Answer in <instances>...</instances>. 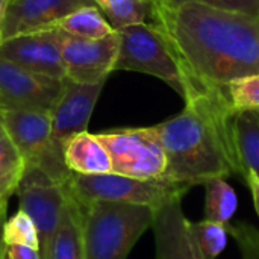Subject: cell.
Here are the masks:
<instances>
[{
  "label": "cell",
  "instance_id": "cell-4",
  "mask_svg": "<svg viewBox=\"0 0 259 259\" xmlns=\"http://www.w3.org/2000/svg\"><path fill=\"white\" fill-rule=\"evenodd\" d=\"M120 44L115 70H131L164 80L184 100L203 87L184 67L167 35L155 23H138L117 30Z\"/></svg>",
  "mask_w": 259,
  "mask_h": 259
},
{
  "label": "cell",
  "instance_id": "cell-6",
  "mask_svg": "<svg viewBox=\"0 0 259 259\" xmlns=\"http://www.w3.org/2000/svg\"><path fill=\"white\" fill-rule=\"evenodd\" d=\"M0 114L24 165L39 168L55 184L65 187L73 173L52 146L50 114L26 109H0Z\"/></svg>",
  "mask_w": 259,
  "mask_h": 259
},
{
  "label": "cell",
  "instance_id": "cell-25",
  "mask_svg": "<svg viewBox=\"0 0 259 259\" xmlns=\"http://www.w3.org/2000/svg\"><path fill=\"white\" fill-rule=\"evenodd\" d=\"M6 259H42L38 249L27 246H6Z\"/></svg>",
  "mask_w": 259,
  "mask_h": 259
},
{
  "label": "cell",
  "instance_id": "cell-8",
  "mask_svg": "<svg viewBox=\"0 0 259 259\" xmlns=\"http://www.w3.org/2000/svg\"><path fill=\"white\" fill-rule=\"evenodd\" d=\"M64 79L23 68L0 56V109L49 112L58 102Z\"/></svg>",
  "mask_w": 259,
  "mask_h": 259
},
{
  "label": "cell",
  "instance_id": "cell-17",
  "mask_svg": "<svg viewBox=\"0 0 259 259\" xmlns=\"http://www.w3.org/2000/svg\"><path fill=\"white\" fill-rule=\"evenodd\" d=\"M56 27H59L64 33L76 38L85 39H99L115 32L105 15L96 5L82 6L67 17H64Z\"/></svg>",
  "mask_w": 259,
  "mask_h": 259
},
{
  "label": "cell",
  "instance_id": "cell-3",
  "mask_svg": "<svg viewBox=\"0 0 259 259\" xmlns=\"http://www.w3.org/2000/svg\"><path fill=\"white\" fill-rule=\"evenodd\" d=\"M79 206L85 259H127L155 219V209L146 205L94 200Z\"/></svg>",
  "mask_w": 259,
  "mask_h": 259
},
{
  "label": "cell",
  "instance_id": "cell-12",
  "mask_svg": "<svg viewBox=\"0 0 259 259\" xmlns=\"http://www.w3.org/2000/svg\"><path fill=\"white\" fill-rule=\"evenodd\" d=\"M94 5L93 0H14L0 24L3 39L56 26L73 11Z\"/></svg>",
  "mask_w": 259,
  "mask_h": 259
},
{
  "label": "cell",
  "instance_id": "cell-23",
  "mask_svg": "<svg viewBox=\"0 0 259 259\" xmlns=\"http://www.w3.org/2000/svg\"><path fill=\"white\" fill-rule=\"evenodd\" d=\"M3 241L6 246H27L39 250L36 226L29 214L18 209L3 225Z\"/></svg>",
  "mask_w": 259,
  "mask_h": 259
},
{
  "label": "cell",
  "instance_id": "cell-29",
  "mask_svg": "<svg viewBox=\"0 0 259 259\" xmlns=\"http://www.w3.org/2000/svg\"><path fill=\"white\" fill-rule=\"evenodd\" d=\"M3 42V33H2V29H0V44Z\"/></svg>",
  "mask_w": 259,
  "mask_h": 259
},
{
  "label": "cell",
  "instance_id": "cell-2",
  "mask_svg": "<svg viewBox=\"0 0 259 259\" xmlns=\"http://www.w3.org/2000/svg\"><path fill=\"white\" fill-rule=\"evenodd\" d=\"M234 115L226 90L203 85L185 99L181 114L150 126L167 158L164 178L191 188L214 178H243Z\"/></svg>",
  "mask_w": 259,
  "mask_h": 259
},
{
  "label": "cell",
  "instance_id": "cell-13",
  "mask_svg": "<svg viewBox=\"0 0 259 259\" xmlns=\"http://www.w3.org/2000/svg\"><path fill=\"white\" fill-rule=\"evenodd\" d=\"M190 223L181 200L155 209L152 225L156 246L155 259H205L194 241Z\"/></svg>",
  "mask_w": 259,
  "mask_h": 259
},
{
  "label": "cell",
  "instance_id": "cell-24",
  "mask_svg": "<svg viewBox=\"0 0 259 259\" xmlns=\"http://www.w3.org/2000/svg\"><path fill=\"white\" fill-rule=\"evenodd\" d=\"M155 2L165 6H178L182 3H200L222 11L240 12L259 18V0H155Z\"/></svg>",
  "mask_w": 259,
  "mask_h": 259
},
{
  "label": "cell",
  "instance_id": "cell-22",
  "mask_svg": "<svg viewBox=\"0 0 259 259\" xmlns=\"http://www.w3.org/2000/svg\"><path fill=\"white\" fill-rule=\"evenodd\" d=\"M234 114L244 111L259 112V73L234 79L226 87Z\"/></svg>",
  "mask_w": 259,
  "mask_h": 259
},
{
  "label": "cell",
  "instance_id": "cell-14",
  "mask_svg": "<svg viewBox=\"0 0 259 259\" xmlns=\"http://www.w3.org/2000/svg\"><path fill=\"white\" fill-rule=\"evenodd\" d=\"M64 161L74 175L112 173L109 152L96 134L80 132L64 144Z\"/></svg>",
  "mask_w": 259,
  "mask_h": 259
},
{
  "label": "cell",
  "instance_id": "cell-21",
  "mask_svg": "<svg viewBox=\"0 0 259 259\" xmlns=\"http://www.w3.org/2000/svg\"><path fill=\"white\" fill-rule=\"evenodd\" d=\"M194 241L205 259H217L228 246L229 232L225 225L202 220L197 223H190Z\"/></svg>",
  "mask_w": 259,
  "mask_h": 259
},
{
  "label": "cell",
  "instance_id": "cell-19",
  "mask_svg": "<svg viewBox=\"0 0 259 259\" xmlns=\"http://www.w3.org/2000/svg\"><path fill=\"white\" fill-rule=\"evenodd\" d=\"M205 187V220L229 225L238 209V197L223 178H214Z\"/></svg>",
  "mask_w": 259,
  "mask_h": 259
},
{
  "label": "cell",
  "instance_id": "cell-33",
  "mask_svg": "<svg viewBox=\"0 0 259 259\" xmlns=\"http://www.w3.org/2000/svg\"><path fill=\"white\" fill-rule=\"evenodd\" d=\"M258 114H259V112H258Z\"/></svg>",
  "mask_w": 259,
  "mask_h": 259
},
{
  "label": "cell",
  "instance_id": "cell-26",
  "mask_svg": "<svg viewBox=\"0 0 259 259\" xmlns=\"http://www.w3.org/2000/svg\"><path fill=\"white\" fill-rule=\"evenodd\" d=\"M243 179L246 181L250 193H252V197H253V205H255V209H256V214L259 217V179L252 173V171H246Z\"/></svg>",
  "mask_w": 259,
  "mask_h": 259
},
{
  "label": "cell",
  "instance_id": "cell-32",
  "mask_svg": "<svg viewBox=\"0 0 259 259\" xmlns=\"http://www.w3.org/2000/svg\"><path fill=\"white\" fill-rule=\"evenodd\" d=\"M11 2H14V0H9V3H11Z\"/></svg>",
  "mask_w": 259,
  "mask_h": 259
},
{
  "label": "cell",
  "instance_id": "cell-1",
  "mask_svg": "<svg viewBox=\"0 0 259 259\" xmlns=\"http://www.w3.org/2000/svg\"><path fill=\"white\" fill-rule=\"evenodd\" d=\"M152 23L203 85L226 90L231 80L259 73V18L200 3L155 2Z\"/></svg>",
  "mask_w": 259,
  "mask_h": 259
},
{
  "label": "cell",
  "instance_id": "cell-27",
  "mask_svg": "<svg viewBox=\"0 0 259 259\" xmlns=\"http://www.w3.org/2000/svg\"><path fill=\"white\" fill-rule=\"evenodd\" d=\"M8 200L0 202V259H6V244L3 241V225L6 222Z\"/></svg>",
  "mask_w": 259,
  "mask_h": 259
},
{
  "label": "cell",
  "instance_id": "cell-5",
  "mask_svg": "<svg viewBox=\"0 0 259 259\" xmlns=\"http://www.w3.org/2000/svg\"><path fill=\"white\" fill-rule=\"evenodd\" d=\"M79 203L108 200L134 205H146L158 209L170 202L182 200L191 187L165 178L137 179L117 173L71 175L64 187Z\"/></svg>",
  "mask_w": 259,
  "mask_h": 259
},
{
  "label": "cell",
  "instance_id": "cell-31",
  "mask_svg": "<svg viewBox=\"0 0 259 259\" xmlns=\"http://www.w3.org/2000/svg\"><path fill=\"white\" fill-rule=\"evenodd\" d=\"M258 259H259V249H258Z\"/></svg>",
  "mask_w": 259,
  "mask_h": 259
},
{
  "label": "cell",
  "instance_id": "cell-20",
  "mask_svg": "<svg viewBox=\"0 0 259 259\" xmlns=\"http://www.w3.org/2000/svg\"><path fill=\"white\" fill-rule=\"evenodd\" d=\"M24 161L11 140L0 114V194L11 199L24 173Z\"/></svg>",
  "mask_w": 259,
  "mask_h": 259
},
{
  "label": "cell",
  "instance_id": "cell-15",
  "mask_svg": "<svg viewBox=\"0 0 259 259\" xmlns=\"http://www.w3.org/2000/svg\"><path fill=\"white\" fill-rule=\"evenodd\" d=\"M47 259H85L80 206L68 193L61 223L52 240Z\"/></svg>",
  "mask_w": 259,
  "mask_h": 259
},
{
  "label": "cell",
  "instance_id": "cell-18",
  "mask_svg": "<svg viewBox=\"0 0 259 259\" xmlns=\"http://www.w3.org/2000/svg\"><path fill=\"white\" fill-rule=\"evenodd\" d=\"M114 30L121 27L152 23L155 0H93Z\"/></svg>",
  "mask_w": 259,
  "mask_h": 259
},
{
  "label": "cell",
  "instance_id": "cell-16",
  "mask_svg": "<svg viewBox=\"0 0 259 259\" xmlns=\"http://www.w3.org/2000/svg\"><path fill=\"white\" fill-rule=\"evenodd\" d=\"M232 126L243 176L249 170L259 179V114L256 111L237 112Z\"/></svg>",
  "mask_w": 259,
  "mask_h": 259
},
{
  "label": "cell",
  "instance_id": "cell-7",
  "mask_svg": "<svg viewBox=\"0 0 259 259\" xmlns=\"http://www.w3.org/2000/svg\"><path fill=\"white\" fill-rule=\"evenodd\" d=\"M109 152L112 173L137 178H164L167 158L152 127H126L96 134Z\"/></svg>",
  "mask_w": 259,
  "mask_h": 259
},
{
  "label": "cell",
  "instance_id": "cell-30",
  "mask_svg": "<svg viewBox=\"0 0 259 259\" xmlns=\"http://www.w3.org/2000/svg\"><path fill=\"white\" fill-rule=\"evenodd\" d=\"M3 200H9V199H8V197H3V196L0 194V202H3Z\"/></svg>",
  "mask_w": 259,
  "mask_h": 259
},
{
  "label": "cell",
  "instance_id": "cell-9",
  "mask_svg": "<svg viewBox=\"0 0 259 259\" xmlns=\"http://www.w3.org/2000/svg\"><path fill=\"white\" fill-rule=\"evenodd\" d=\"M120 38L117 30L99 39L76 38L64 33L62 62L65 77L79 83H105L114 71Z\"/></svg>",
  "mask_w": 259,
  "mask_h": 259
},
{
  "label": "cell",
  "instance_id": "cell-11",
  "mask_svg": "<svg viewBox=\"0 0 259 259\" xmlns=\"http://www.w3.org/2000/svg\"><path fill=\"white\" fill-rule=\"evenodd\" d=\"M105 83H79L64 77L62 93L50 111L52 146L64 156V144L74 135L88 131V123Z\"/></svg>",
  "mask_w": 259,
  "mask_h": 259
},
{
  "label": "cell",
  "instance_id": "cell-28",
  "mask_svg": "<svg viewBox=\"0 0 259 259\" xmlns=\"http://www.w3.org/2000/svg\"><path fill=\"white\" fill-rule=\"evenodd\" d=\"M8 5H9V0H0V24H2V21H3V18H5Z\"/></svg>",
  "mask_w": 259,
  "mask_h": 259
},
{
  "label": "cell",
  "instance_id": "cell-10",
  "mask_svg": "<svg viewBox=\"0 0 259 259\" xmlns=\"http://www.w3.org/2000/svg\"><path fill=\"white\" fill-rule=\"evenodd\" d=\"M62 38L64 32L56 26L14 35L0 44V56L30 71L64 79Z\"/></svg>",
  "mask_w": 259,
  "mask_h": 259
}]
</instances>
